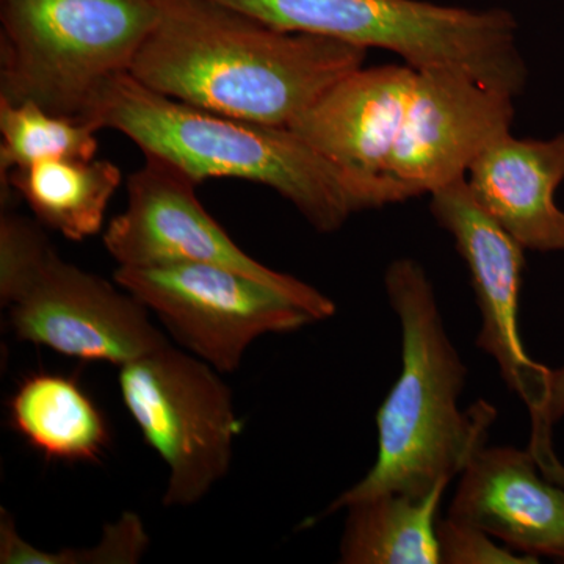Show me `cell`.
I'll return each mask as SVG.
<instances>
[{"label": "cell", "instance_id": "obj_9", "mask_svg": "<svg viewBox=\"0 0 564 564\" xmlns=\"http://www.w3.org/2000/svg\"><path fill=\"white\" fill-rule=\"evenodd\" d=\"M430 196L434 220L454 237L469 270L481 315L477 347L497 362L505 384L529 408V451L545 477L564 486V466L556 458L552 433L544 422L552 370L527 355L518 328L525 250L478 206L466 177Z\"/></svg>", "mask_w": 564, "mask_h": 564}, {"label": "cell", "instance_id": "obj_16", "mask_svg": "<svg viewBox=\"0 0 564 564\" xmlns=\"http://www.w3.org/2000/svg\"><path fill=\"white\" fill-rule=\"evenodd\" d=\"M121 180V170L109 161L51 159L11 170L2 187L13 188L44 228L82 242L102 231Z\"/></svg>", "mask_w": 564, "mask_h": 564}, {"label": "cell", "instance_id": "obj_20", "mask_svg": "<svg viewBox=\"0 0 564 564\" xmlns=\"http://www.w3.org/2000/svg\"><path fill=\"white\" fill-rule=\"evenodd\" d=\"M437 543L444 564H532L538 558L516 554L507 545L494 543L491 534L447 518L437 521Z\"/></svg>", "mask_w": 564, "mask_h": 564}, {"label": "cell", "instance_id": "obj_17", "mask_svg": "<svg viewBox=\"0 0 564 564\" xmlns=\"http://www.w3.org/2000/svg\"><path fill=\"white\" fill-rule=\"evenodd\" d=\"M447 486L425 497L386 492L348 505L340 563L440 564L437 513Z\"/></svg>", "mask_w": 564, "mask_h": 564}, {"label": "cell", "instance_id": "obj_18", "mask_svg": "<svg viewBox=\"0 0 564 564\" xmlns=\"http://www.w3.org/2000/svg\"><path fill=\"white\" fill-rule=\"evenodd\" d=\"M98 132L90 122L36 104L0 101V177L51 159L91 161L99 150Z\"/></svg>", "mask_w": 564, "mask_h": 564}, {"label": "cell", "instance_id": "obj_15", "mask_svg": "<svg viewBox=\"0 0 564 564\" xmlns=\"http://www.w3.org/2000/svg\"><path fill=\"white\" fill-rule=\"evenodd\" d=\"M9 421L52 462L93 464L110 444L98 404L76 380L61 373L39 372L21 381L9 400Z\"/></svg>", "mask_w": 564, "mask_h": 564}, {"label": "cell", "instance_id": "obj_19", "mask_svg": "<svg viewBox=\"0 0 564 564\" xmlns=\"http://www.w3.org/2000/svg\"><path fill=\"white\" fill-rule=\"evenodd\" d=\"M143 519L124 511L104 525L101 540L93 547H63L57 552L36 547L18 532L13 516L0 510V563L2 564H137L150 549Z\"/></svg>", "mask_w": 564, "mask_h": 564}, {"label": "cell", "instance_id": "obj_7", "mask_svg": "<svg viewBox=\"0 0 564 564\" xmlns=\"http://www.w3.org/2000/svg\"><path fill=\"white\" fill-rule=\"evenodd\" d=\"M220 375L170 343L120 367L122 403L169 473L166 508L202 502L231 469L242 425Z\"/></svg>", "mask_w": 564, "mask_h": 564}, {"label": "cell", "instance_id": "obj_13", "mask_svg": "<svg viewBox=\"0 0 564 564\" xmlns=\"http://www.w3.org/2000/svg\"><path fill=\"white\" fill-rule=\"evenodd\" d=\"M448 518L516 552L564 562V486L545 477L530 451L481 447L463 469Z\"/></svg>", "mask_w": 564, "mask_h": 564}, {"label": "cell", "instance_id": "obj_2", "mask_svg": "<svg viewBox=\"0 0 564 564\" xmlns=\"http://www.w3.org/2000/svg\"><path fill=\"white\" fill-rule=\"evenodd\" d=\"M384 288L402 326V372L377 414L372 469L340 494L322 518L386 492L425 497L451 484L485 447L496 408L477 400L459 410L467 367L445 332L436 293L414 259L386 269Z\"/></svg>", "mask_w": 564, "mask_h": 564}, {"label": "cell", "instance_id": "obj_6", "mask_svg": "<svg viewBox=\"0 0 564 564\" xmlns=\"http://www.w3.org/2000/svg\"><path fill=\"white\" fill-rule=\"evenodd\" d=\"M155 17L158 0H0V101L84 120Z\"/></svg>", "mask_w": 564, "mask_h": 564}, {"label": "cell", "instance_id": "obj_8", "mask_svg": "<svg viewBox=\"0 0 564 564\" xmlns=\"http://www.w3.org/2000/svg\"><path fill=\"white\" fill-rule=\"evenodd\" d=\"M113 280L169 329L185 351L234 373L254 340L317 322L265 282L212 263L118 267Z\"/></svg>", "mask_w": 564, "mask_h": 564}, {"label": "cell", "instance_id": "obj_12", "mask_svg": "<svg viewBox=\"0 0 564 564\" xmlns=\"http://www.w3.org/2000/svg\"><path fill=\"white\" fill-rule=\"evenodd\" d=\"M414 80L406 63L361 66L289 126L343 176L358 212L402 203L391 159Z\"/></svg>", "mask_w": 564, "mask_h": 564}, {"label": "cell", "instance_id": "obj_21", "mask_svg": "<svg viewBox=\"0 0 564 564\" xmlns=\"http://www.w3.org/2000/svg\"><path fill=\"white\" fill-rule=\"evenodd\" d=\"M564 417V366L552 370L551 395H549L547 410H545V429L552 433L556 422Z\"/></svg>", "mask_w": 564, "mask_h": 564}, {"label": "cell", "instance_id": "obj_11", "mask_svg": "<svg viewBox=\"0 0 564 564\" xmlns=\"http://www.w3.org/2000/svg\"><path fill=\"white\" fill-rule=\"evenodd\" d=\"M513 120V96L464 70L415 69L391 159V180L402 203L464 180L478 155L511 132Z\"/></svg>", "mask_w": 564, "mask_h": 564}, {"label": "cell", "instance_id": "obj_5", "mask_svg": "<svg viewBox=\"0 0 564 564\" xmlns=\"http://www.w3.org/2000/svg\"><path fill=\"white\" fill-rule=\"evenodd\" d=\"M44 229L0 217V304L20 343L117 367L169 344L132 293L63 261Z\"/></svg>", "mask_w": 564, "mask_h": 564}, {"label": "cell", "instance_id": "obj_3", "mask_svg": "<svg viewBox=\"0 0 564 564\" xmlns=\"http://www.w3.org/2000/svg\"><path fill=\"white\" fill-rule=\"evenodd\" d=\"M84 121L110 129L141 151L161 155L196 182L240 180L265 185L315 231H339L352 214L345 181L291 128L261 124L176 101L124 73L104 85Z\"/></svg>", "mask_w": 564, "mask_h": 564}, {"label": "cell", "instance_id": "obj_14", "mask_svg": "<svg viewBox=\"0 0 564 564\" xmlns=\"http://www.w3.org/2000/svg\"><path fill=\"white\" fill-rule=\"evenodd\" d=\"M466 182L478 206L524 250L564 254V212L555 203L564 132L547 140L505 133L478 155Z\"/></svg>", "mask_w": 564, "mask_h": 564}, {"label": "cell", "instance_id": "obj_1", "mask_svg": "<svg viewBox=\"0 0 564 564\" xmlns=\"http://www.w3.org/2000/svg\"><path fill=\"white\" fill-rule=\"evenodd\" d=\"M366 58L364 47L281 31L217 0H158L129 74L176 101L289 128Z\"/></svg>", "mask_w": 564, "mask_h": 564}, {"label": "cell", "instance_id": "obj_10", "mask_svg": "<svg viewBox=\"0 0 564 564\" xmlns=\"http://www.w3.org/2000/svg\"><path fill=\"white\" fill-rule=\"evenodd\" d=\"M143 155V165L128 180L126 209L104 231V247L118 267L174 262L228 267L272 285L317 322L336 314V303L313 285L240 250L204 209L196 195L198 182L191 174L161 155Z\"/></svg>", "mask_w": 564, "mask_h": 564}, {"label": "cell", "instance_id": "obj_4", "mask_svg": "<svg viewBox=\"0 0 564 564\" xmlns=\"http://www.w3.org/2000/svg\"><path fill=\"white\" fill-rule=\"evenodd\" d=\"M281 31L311 33L369 51H391L414 69L451 68L494 90L524 91L529 68L518 22L502 9L425 0H217Z\"/></svg>", "mask_w": 564, "mask_h": 564}]
</instances>
